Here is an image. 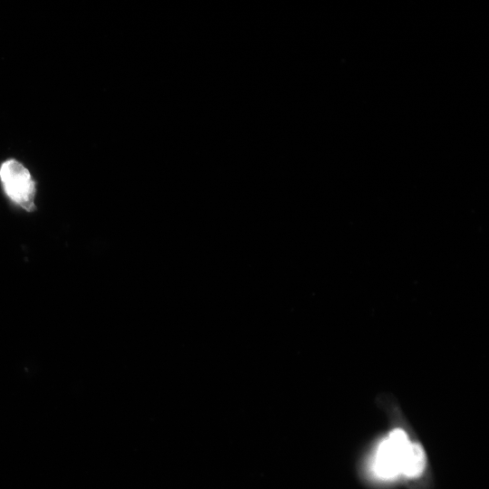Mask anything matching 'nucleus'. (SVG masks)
Returning a JSON list of instances; mask_svg holds the SVG:
<instances>
[{"instance_id": "obj_1", "label": "nucleus", "mask_w": 489, "mask_h": 489, "mask_svg": "<svg viewBox=\"0 0 489 489\" xmlns=\"http://www.w3.org/2000/svg\"><path fill=\"white\" fill-rule=\"evenodd\" d=\"M426 466V455L417 443H411L401 428L393 429L379 446L374 472L381 479H392L398 475L417 477Z\"/></svg>"}, {"instance_id": "obj_2", "label": "nucleus", "mask_w": 489, "mask_h": 489, "mask_svg": "<svg viewBox=\"0 0 489 489\" xmlns=\"http://www.w3.org/2000/svg\"><path fill=\"white\" fill-rule=\"evenodd\" d=\"M0 180L10 200L27 212L35 210V183L21 162L14 158L4 161L0 166Z\"/></svg>"}]
</instances>
